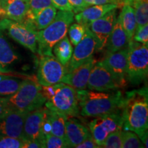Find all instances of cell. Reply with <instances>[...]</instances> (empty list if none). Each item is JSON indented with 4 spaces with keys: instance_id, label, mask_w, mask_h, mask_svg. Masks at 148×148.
Instances as JSON below:
<instances>
[{
    "instance_id": "obj_39",
    "label": "cell",
    "mask_w": 148,
    "mask_h": 148,
    "mask_svg": "<svg viewBox=\"0 0 148 148\" xmlns=\"http://www.w3.org/2000/svg\"><path fill=\"white\" fill-rule=\"evenodd\" d=\"M23 144L22 148H42L40 142L38 140H23Z\"/></svg>"
},
{
    "instance_id": "obj_6",
    "label": "cell",
    "mask_w": 148,
    "mask_h": 148,
    "mask_svg": "<svg viewBox=\"0 0 148 148\" xmlns=\"http://www.w3.org/2000/svg\"><path fill=\"white\" fill-rule=\"evenodd\" d=\"M54 86V92L45 101V107L58 111L66 117H76L79 114L77 90L64 83Z\"/></svg>"
},
{
    "instance_id": "obj_11",
    "label": "cell",
    "mask_w": 148,
    "mask_h": 148,
    "mask_svg": "<svg viewBox=\"0 0 148 148\" xmlns=\"http://www.w3.org/2000/svg\"><path fill=\"white\" fill-rule=\"evenodd\" d=\"M27 113L7 108L0 115V135L23 139L24 120Z\"/></svg>"
},
{
    "instance_id": "obj_41",
    "label": "cell",
    "mask_w": 148,
    "mask_h": 148,
    "mask_svg": "<svg viewBox=\"0 0 148 148\" xmlns=\"http://www.w3.org/2000/svg\"><path fill=\"white\" fill-rule=\"evenodd\" d=\"M133 1H134V0H122V1H123V5L128 4L130 5L132 3Z\"/></svg>"
},
{
    "instance_id": "obj_35",
    "label": "cell",
    "mask_w": 148,
    "mask_h": 148,
    "mask_svg": "<svg viewBox=\"0 0 148 148\" xmlns=\"http://www.w3.org/2000/svg\"><path fill=\"white\" fill-rule=\"evenodd\" d=\"M85 3L88 6L92 5H102L107 4V3H112L118 6V8H121L123 6V3L122 0H84Z\"/></svg>"
},
{
    "instance_id": "obj_21",
    "label": "cell",
    "mask_w": 148,
    "mask_h": 148,
    "mask_svg": "<svg viewBox=\"0 0 148 148\" xmlns=\"http://www.w3.org/2000/svg\"><path fill=\"white\" fill-rule=\"evenodd\" d=\"M128 44L127 35L120 23L119 18H116L106 46L107 52H114L127 47Z\"/></svg>"
},
{
    "instance_id": "obj_7",
    "label": "cell",
    "mask_w": 148,
    "mask_h": 148,
    "mask_svg": "<svg viewBox=\"0 0 148 148\" xmlns=\"http://www.w3.org/2000/svg\"><path fill=\"white\" fill-rule=\"evenodd\" d=\"M37 32L32 21L16 22L7 18L0 19V32L6 34L33 53L37 52Z\"/></svg>"
},
{
    "instance_id": "obj_10",
    "label": "cell",
    "mask_w": 148,
    "mask_h": 148,
    "mask_svg": "<svg viewBox=\"0 0 148 148\" xmlns=\"http://www.w3.org/2000/svg\"><path fill=\"white\" fill-rule=\"evenodd\" d=\"M125 86L100 62H96L93 66L87 82L88 89L96 91L117 90Z\"/></svg>"
},
{
    "instance_id": "obj_14",
    "label": "cell",
    "mask_w": 148,
    "mask_h": 148,
    "mask_svg": "<svg viewBox=\"0 0 148 148\" xmlns=\"http://www.w3.org/2000/svg\"><path fill=\"white\" fill-rule=\"evenodd\" d=\"M46 118V107L31 111L24 120L23 140H38L43 138V125ZM42 145V144H41Z\"/></svg>"
},
{
    "instance_id": "obj_12",
    "label": "cell",
    "mask_w": 148,
    "mask_h": 148,
    "mask_svg": "<svg viewBox=\"0 0 148 148\" xmlns=\"http://www.w3.org/2000/svg\"><path fill=\"white\" fill-rule=\"evenodd\" d=\"M97 50V42L90 29L86 27V31L82 40L75 45L69 64L66 66V72L73 70L92 57Z\"/></svg>"
},
{
    "instance_id": "obj_32",
    "label": "cell",
    "mask_w": 148,
    "mask_h": 148,
    "mask_svg": "<svg viewBox=\"0 0 148 148\" xmlns=\"http://www.w3.org/2000/svg\"><path fill=\"white\" fill-rule=\"evenodd\" d=\"M121 130H118L110 133L106 137L101 147L122 148Z\"/></svg>"
},
{
    "instance_id": "obj_33",
    "label": "cell",
    "mask_w": 148,
    "mask_h": 148,
    "mask_svg": "<svg viewBox=\"0 0 148 148\" xmlns=\"http://www.w3.org/2000/svg\"><path fill=\"white\" fill-rule=\"evenodd\" d=\"M23 144L21 138L0 135V148H22Z\"/></svg>"
},
{
    "instance_id": "obj_40",
    "label": "cell",
    "mask_w": 148,
    "mask_h": 148,
    "mask_svg": "<svg viewBox=\"0 0 148 148\" xmlns=\"http://www.w3.org/2000/svg\"><path fill=\"white\" fill-rule=\"evenodd\" d=\"M7 109L6 101H5V97L0 96V115L3 113Z\"/></svg>"
},
{
    "instance_id": "obj_1",
    "label": "cell",
    "mask_w": 148,
    "mask_h": 148,
    "mask_svg": "<svg viewBox=\"0 0 148 148\" xmlns=\"http://www.w3.org/2000/svg\"><path fill=\"white\" fill-rule=\"evenodd\" d=\"M121 116L124 130L136 133L147 147L148 97L147 88L144 86L127 92L123 98Z\"/></svg>"
},
{
    "instance_id": "obj_3",
    "label": "cell",
    "mask_w": 148,
    "mask_h": 148,
    "mask_svg": "<svg viewBox=\"0 0 148 148\" xmlns=\"http://www.w3.org/2000/svg\"><path fill=\"white\" fill-rule=\"evenodd\" d=\"M72 11L59 10L53 21L45 28L37 32V52L40 56H52L53 46L66 36L74 21Z\"/></svg>"
},
{
    "instance_id": "obj_26",
    "label": "cell",
    "mask_w": 148,
    "mask_h": 148,
    "mask_svg": "<svg viewBox=\"0 0 148 148\" xmlns=\"http://www.w3.org/2000/svg\"><path fill=\"white\" fill-rule=\"evenodd\" d=\"M23 80L15 77L1 75L0 77V96L8 97L13 95L21 86Z\"/></svg>"
},
{
    "instance_id": "obj_8",
    "label": "cell",
    "mask_w": 148,
    "mask_h": 148,
    "mask_svg": "<svg viewBox=\"0 0 148 148\" xmlns=\"http://www.w3.org/2000/svg\"><path fill=\"white\" fill-rule=\"evenodd\" d=\"M92 138L101 147L110 133L123 128L121 112H114L95 117L88 123Z\"/></svg>"
},
{
    "instance_id": "obj_15",
    "label": "cell",
    "mask_w": 148,
    "mask_h": 148,
    "mask_svg": "<svg viewBox=\"0 0 148 148\" xmlns=\"http://www.w3.org/2000/svg\"><path fill=\"white\" fill-rule=\"evenodd\" d=\"M100 62L116 78L123 84H127V47L114 52H107Z\"/></svg>"
},
{
    "instance_id": "obj_37",
    "label": "cell",
    "mask_w": 148,
    "mask_h": 148,
    "mask_svg": "<svg viewBox=\"0 0 148 148\" xmlns=\"http://www.w3.org/2000/svg\"><path fill=\"white\" fill-rule=\"evenodd\" d=\"M53 6L59 10L72 11L69 0H51Z\"/></svg>"
},
{
    "instance_id": "obj_20",
    "label": "cell",
    "mask_w": 148,
    "mask_h": 148,
    "mask_svg": "<svg viewBox=\"0 0 148 148\" xmlns=\"http://www.w3.org/2000/svg\"><path fill=\"white\" fill-rule=\"evenodd\" d=\"M67 117L58 111L46 108V118L43 125V134H51L63 138Z\"/></svg>"
},
{
    "instance_id": "obj_31",
    "label": "cell",
    "mask_w": 148,
    "mask_h": 148,
    "mask_svg": "<svg viewBox=\"0 0 148 148\" xmlns=\"http://www.w3.org/2000/svg\"><path fill=\"white\" fill-rule=\"evenodd\" d=\"M53 5L51 0H29V12L27 16L34 19L39 11L47 7Z\"/></svg>"
},
{
    "instance_id": "obj_42",
    "label": "cell",
    "mask_w": 148,
    "mask_h": 148,
    "mask_svg": "<svg viewBox=\"0 0 148 148\" xmlns=\"http://www.w3.org/2000/svg\"><path fill=\"white\" fill-rule=\"evenodd\" d=\"M2 16H3V10H2V8H1V1H0V18L2 17Z\"/></svg>"
},
{
    "instance_id": "obj_29",
    "label": "cell",
    "mask_w": 148,
    "mask_h": 148,
    "mask_svg": "<svg viewBox=\"0 0 148 148\" xmlns=\"http://www.w3.org/2000/svg\"><path fill=\"white\" fill-rule=\"evenodd\" d=\"M85 31H86V27L78 23H72L70 25L68 32H69L70 42H71L72 45L74 46L77 45V43L82 40Z\"/></svg>"
},
{
    "instance_id": "obj_24",
    "label": "cell",
    "mask_w": 148,
    "mask_h": 148,
    "mask_svg": "<svg viewBox=\"0 0 148 148\" xmlns=\"http://www.w3.org/2000/svg\"><path fill=\"white\" fill-rule=\"evenodd\" d=\"M53 49L56 58L62 65L66 67L73 53V47L69 38L66 36H64L62 39L55 44Z\"/></svg>"
},
{
    "instance_id": "obj_19",
    "label": "cell",
    "mask_w": 148,
    "mask_h": 148,
    "mask_svg": "<svg viewBox=\"0 0 148 148\" xmlns=\"http://www.w3.org/2000/svg\"><path fill=\"white\" fill-rule=\"evenodd\" d=\"M115 8H118V6L112 3L89 5L80 12L75 14L74 16V19L77 23L85 27H88L91 22L101 18L110 10Z\"/></svg>"
},
{
    "instance_id": "obj_16",
    "label": "cell",
    "mask_w": 148,
    "mask_h": 148,
    "mask_svg": "<svg viewBox=\"0 0 148 148\" xmlns=\"http://www.w3.org/2000/svg\"><path fill=\"white\" fill-rule=\"evenodd\" d=\"M96 62L97 60L91 57L77 68L66 72L61 82L69 85L77 90L86 89L90 71Z\"/></svg>"
},
{
    "instance_id": "obj_18",
    "label": "cell",
    "mask_w": 148,
    "mask_h": 148,
    "mask_svg": "<svg viewBox=\"0 0 148 148\" xmlns=\"http://www.w3.org/2000/svg\"><path fill=\"white\" fill-rule=\"evenodd\" d=\"M3 18L23 22L29 12V0H0Z\"/></svg>"
},
{
    "instance_id": "obj_22",
    "label": "cell",
    "mask_w": 148,
    "mask_h": 148,
    "mask_svg": "<svg viewBox=\"0 0 148 148\" xmlns=\"http://www.w3.org/2000/svg\"><path fill=\"white\" fill-rule=\"evenodd\" d=\"M118 18L123 30L127 35L129 42L132 41L135 31L136 29V21L134 8L130 5L126 4L121 7Z\"/></svg>"
},
{
    "instance_id": "obj_36",
    "label": "cell",
    "mask_w": 148,
    "mask_h": 148,
    "mask_svg": "<svg viewBox=\"0 0 148 148\" xmlns=\"http://www.w3.org/2000/svg\"><path fill=\"white\" fill-rule=\"evenodd\" d=\"M69 2L72 8V12L74 14L79 13L88 6L85 3L84 0H69Z\"/></svg>"
},
{
    "instance_id": "obj_30",
    "label": "cell",
    "mask_w": 148,
    "mask_h": 148,
    "mask_svg": "<svg viewBox=\"0 0 148 148\" xmlns=\"http://www.w3.org/2000/svg\"><path fill=\"white\" fill-rule=\"evenodd\" d=\"M42 147L47 148H63L66 147L63 138L59 137L51 134H45L41 140Z\"/></svg>"
},
{
    "instance_id": "obj_13",
    "label": "cell",
    "mask_w": 148,
    "mask_h": 148,
    "mask_svg": "<svg viewBox=\"0 0 148 148\" xmlns=\"http://www.w3.org/2000/svg\"><path fill=\"white\" fill-rule=\"evenodd\" d=\"M116 19V8L110 10L101 18L91 22L86 27L95 37L97 42V50H103L106 47Z\"/></svg>"
},
{
    "instance_id": "obj_38",
    "label": "cell",
    "mask_w": 148,
    "mask_h": 148,
    "mask_svg": "<svg viewBox=\"0 0 148 148\" xmlns=\"http://www.w3.org/2000/svg\"><path fill=\"white\" fill-rule=\"evenodd\" d=\"M77 148H99V146L95 143V141L92 138V136L90 135V136L85 139L84 141L79 143V145L76 146Z\"/></svg>"
},
{
    "instance_id": "obj_4",
    "label": "cell",
    "mask_w": 148,
    "mask_h": 148,
    "mask_svg": "<svg viewBox=\"0 0 148 148\" xmlns=\"http://www.w3.org/2000/svg\"><path fill=\"white\" fill-rule=\"evenodd\" d=\"M5 101L7 108L29 112L41 108L45 103L46 98L38 82L24 79L15 93L5 97Z\"/></svg>"
},
{
    "instance_id": "obj_23",
    "label": "cell",
    "mask_w": 148,
    "mask_h": 148,
    "mask_svg": "<svg viewBox=\"0 0 148 148\" xmlns=\"http://www.w3.org/2000/svg\"><path fill=\"white\" fill-rule=\"evenodd\" d=\"M18 57L14 52L9 42L0 33V72H7L9 66L18 60Z\"/></svg>"
},
{
    "instance_id": "obj_27",
    "label": "cell",
    "mask_w": 148,
    "mask_h": 148,
    "mask_svg": "<svg viewBox=\"0 0 148 148\" xmlns=\"http://www.w3.org/2000/svg\"><path fill=\"white\" fill-rule=\"evenodd\" d=\"M131 6L134 8L136 28L148 23V0H134Z\"/></svg>"
},
{
    "instance_id": "obj_17",
    "label": "cell",
    "mask_w": 148,
    "mask_h": 148,
    "mask_svg": "<svg viewBox=\"0 0 148 148\" xmlns=\"http://www.w3.org/2000/svg\"><path fill=\"white\" fill-rule=\"evenodd\" d=\"M89 129L74 117L67 118L65 123L64 139L66 147H76L90 136Z\"/></svg>"
},
{
    "instance_id": "obj_34",
    "label": "cell",
    "mask_w": 148,
    "mask_h": 148,
    "mask_svg": "<svg viewBox=\"0 0 148 148\" xmlns=\"http://www.w3.org/2000/svg\"><path fill=\"white\" fill-rule=\"evenodd\" d=\"M133 40L144 45H148V24H145L136 29Z\"/></svg>"
},
{
    "instance_id": "obj_5",
    "label": "cell",
    "mask_w": 148,
    "mask_h": 148,
    "mask_svg": "<svg viewBox=\"0 0 148 148\" xmlns=\"http://www.w3.org/2000/svg\"><path fill=\"white\" fill-rule=\"evenodd\" d=\"M148 45L134 40L127 46V81L138 85L147 79L148 74Z\"/></svg>"
},
{
    "instance_id": "obj_25",
    "label": "cell",
    "mask_w": 148,
    "mask_h": 148,
    "mask_svg": "<svg viewBox=\"0 0 148 148\" xmlns=\"http://www.w3.org/2000/svg\"><path fill=\"white\" fill-rule=\"evenodd\" d=\"M57 9L53 5L42 9L37 13L33 19V23L37 31L41 30L49 25L54 19Z\"/></svg>"
},
{
    "instance_id": "obj_9",
    "label": "cell",
    "mask_w": 148,
    "mask_h": 148,
    "mask_svg": "<svg viewBox=\"0 0 148 148\" xmlns=\"http://www.w3.org/2000/svg\"><path fill=\"white\" fill-rule=\"evenodd\" d=\"M66 69L54 56H40L37 80L41 86H51L61 82Z\"/></svg>"
},
{
    "instance_id": "obj_28",
    "label": "cell",
    "mask_w": 148,
    "mask_h": 148,
    "mask_svg": "<svg viewBox=\"0 0 148 148\" xmlns=\"http://www.w3.org/2000/svg\"><path fill=\"white\" fill-rule=\"evenodd\" d=\"M122 148H143L145 146L138 135L132 131L121 130Z\"/></svg>"
},
{
    "instance_id": "obj_2",
    "label": "cell",
    "mask_w": 148,
    "mask_h": 148,
    "mask_svg": "<svg viewBox=\"0 0 148 148\" xmlns=\"http://www.w3.org/2000/svg\"><path fill=\"white\" fill-rule=\"evenodd\" d=\"M79 113L88 117H97L121 112L124 96L120 90L112 92L77 90Z\"/></svg>"
}]
</instances>
